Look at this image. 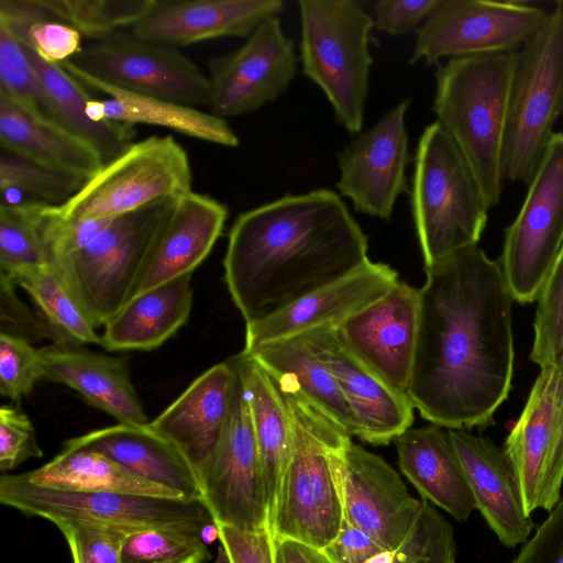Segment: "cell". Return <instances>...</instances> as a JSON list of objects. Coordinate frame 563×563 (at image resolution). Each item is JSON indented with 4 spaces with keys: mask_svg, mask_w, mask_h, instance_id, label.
Listing matches in <instances>:
<instances>
[{
    "mask_svg": "<svg viewBox=\"0 0 563 563\" xmlns=\"http://www.w3.org/2000/svg\"><path fill=\"white\" fill-rule=\"evenodd\" d=\"M407 396L446 429L492 423L514 372V296L499 261L477 245L424 267Z\"/></svg>",
    "mask_w": 563,
    "mask_h": 563,
    "instance_id": "1",
    "label": "cell"
},
{
    "mask_svg": "<svg viewBox=\"0 0 563 563\" xmlns=\"http://www.w3.org/2000/svg\"><path fill=\"white\" fill-rule=\"evenodd\" d=\"M368 242L330 189L287 195L240 213L223 258L231 298L251 323L354 272Z\"/></svg>",
    "mask_w": 563,
    "mask_h": 563,
    "instance_id": "2",
    "label": "cell"
},
{
    "mask_svg": "<svg viewBox=\"0 0 563 563\" xmlns=\"http://www.w3.org/2000/svg\"><path fill=\"white\" fill-rule=\"evenodd\" d=\"M277 387L289 412L291 449L269 529L274 539L324 549L344 521L338 454L351 437L300 395Z\"/></svg>",
    "mask_w": 563,
    "mask_h": 563,
    "instance_id": "3",
    "label": "cell"
},
{
    "mask_svg": "<svg viewBox=\"0 0 563 563\" xmlns=\"http://www.w3.org/2000/svg\"><path fill=\"white\" fill-rule=\"evenodd\" d=\"M516 53L451 58L439 65L432 110L470 166L490 209L503 192V145Z\"/></svg>",
    "mask_w": 563,
    "mask_h": 563,
    "instance_id": "4",
    "label": "cell"
},
{
    "mask_svg": "<svg viewBox=\"0 0 563 563\" xmlns=\"http://www.w3.org/2000/svg\"><path fill=\"white\" fill-rule=\"evenodd\" d=\"M410 194L424 267L477 245L489 208L470 166L437 120L420 136Z\"/></svg>",
    "mask_w": 563,
    "mask_h": 563,
    "instance_id": "5",
    "label": "cell"
},
{
    "mask_svg": "<svg viewBox=\"0 0 563 563\" xmlns=\"http://www.w3.org/2000/svg\"><path fill=\"white\" fill-rule=\"evenodd\" d=\"M302 74L331 103L350 133L362 131L373 58V16L353 0H300Z\"/></svg>",
    "mask_w": 563,
    "mask_h": 563,
    "instance_id": "6",
    "label": "cell"
},
{
    "mask_svg": "<svg viewBox=\"0 0 563 563\" xmlns=\"http://www.w3.org/2000/svg\"><path fill=\"white\" fill-rule=\"evenodd\" d=\"M563 113V2L517 51L503 145L504 180L530 183Z\"/></svg>",
    "mask_w": 563,
    "mask_h": 563,
    "instance_id": "7",
    "label": "cell"
},
{
    "mask_svg": "<svg viewBox=\"0 0 563 563\" xmlns=\"http://www.w3.org/2000/svg\"><path fill=\"white\" fill-rule=\"evenodd\" d=\"M176 199L113 218L86 247L53 266L96 329L135 294Z\"/></svg>",
    "mask_w": 563,
    "mask_h": 563,
    "instance_id": "8",
    "label": "cell"
},
{
    "mask_svg": "<svg viewBox=\"0 0 563 563\" xmlns=\"http://www.w3.org/2000/svg\"><path fill=\"white\" fill-rule=\"evenodd\" d=\"M187 152L172 135L133 142L52 211L66 220L115 218L191 190Z\"/></svg>",
    "mask_w": 563,
    "mask_h": 563,
    "instance_id": "9",
    "label": "cell"
},
{
    "mask_svg": "<svg viewBox=\"0 0 563 563\" xmlns=\"http://www.w3.org/2000/svg\"><path fill=\"white\" fill-rule=\"evenodd\" d=\"M0 501L53 523L81 520L137 532L165 527H208L213 517L203 498H175L114 492H68L30 482L24 473L2 475Z\"/></svg>",
    "mask_w": 563,
    "mask_h": 563,
    "instance_id": "10",
    "label": "cell"
},
{
    "mask_svg": "<svg viewBox=\"0 0 563 563\" xmlns=\"http://www.w3.org/2000/svg\"><path fill=\"white\" fill-rule=\"evenodd\" d=\"M81 74L135 95L195 107L209 104L208 76L177 48L119 31L66 60Z\"/></svg>",
    "mask_w": 563,
    "mask_h": 563,
    "instance_id": "11",
    "label": "cell"
},
{
    "mask_svg": "<svg viewBox=\"0 0 563 563\" xmlns=\"http://www.w3.org/2000/svg\"><path fill=\"white\" fill-rule=\"evenodd\" d=\"M563 245V133H555L523 203L505 230L499 260L514 299H538Z\"/></svg>",
    "mask_w": 563,
    "mask_h": 563,
    "instance_id": "12",
    "label": "cell"
},
{
    "mask_svg": "<svg viewBox=\"0 0 563 563\" xmlns=\"http://www.w3.org/2000/svg\"><path fill=\"white\" fill-rule=\"evenodd\" d=\"M548 16L525 1L440 0L416 31L409 64L517 52Z\"/></svg>",
    "mask_w": 563,
    "mask_h": 563,
    "instance_id": "13",
    "label": "cell"
},
{
    "mask_svg": "<svg viewBox=\"0 0 563 563\" xmlns=\"http://www.w3.org/2000/svg\"><path fill=\"white\" fill-rule=\"evenodd\" d=\"M540 368L504 446L529 516L551 511L563 482V357Z\"/></svg>",
    "mask_w": 563,
    "mask_h": 563,
    "instance_id": "14",
    "label": "cell"
},
{
    "mask_svg": "<svg viewBox=\"0 0 563 563\" xmlns=\"http://www.w3.org/2000/svg\"><path fill=\"white\" fill-rule=\"evenodd\" d=\"M236 374L229 421L202 479V498L217 526L255 531L269 527L268 503L251 409Z\"/></svg>",
    "mask_w": 563,
    "mask_h": 563,
    "instance_id": "15",
    "label": "cell"
},
{
    "mask_svg": "<svg viewBox=\"0 0 563 563\" xmlns=\"http://www.w3.org/2000/svg\"><path fill=\"white\" fill-rule=\"evenodd\" d=\"M211 113L239 117L277 99L297 71L294 42L278 16L260 24L236 49L208 64Z\"/></svg>",
    "mask_w": 563,
    "mask_h": 563,
    "instance_id": "16",
    "label": "cell"
},
{
    "mask_svg": "<svg viewBox=\"0 0 563 563\" xmlns=\"http://www.w3.org/2000/svg\"><path fill=\"white\" fill-rule=\"evenodd\" d=\"M344 519L382 549L397 550L411 534L423 499L415 498L380 456L349 440L338 454Z\"/></svg>",
    "mask_w": 563,
    "mask_h": 563,
    "instance_id": "17",
    "label": "cell"
},
{
    "mask_svg": "<svg viewBox=\"0 0 563 563\" xmlns=\"http://www.w3.org/2000/svg\"><path fill=\"white\" fill-rule=\"evenodd\" d=\"M409 106L407 98L398 102L336 155V187L361 213L389 220L397 198L407 190Z\"/></svg>",
    "mask_w": 563,
    "mask_h": 563,
    "instance_id": "18",
    "label": "cell"
},
{
    "mask_svg": "<svg viewBox=\"0 0 563 563\" xmlns=\"http://www.w3.org/2000/svg\"><path fill=\"white\" fill-rule=\"evenodd\" d=\"M419 289L398 280L336 327L344 346L378 378L407 395L418 335Z\"/></svg>",
    "mask_w": 563,
    "mask_h": 563,
    "instance_id": "19",
    "label": "cell"
},
{
    "mask_svg": "<svg viewBox=\"0 0 563 563\" xmlns=\"http://www.w3.org/2000/svg\"><path fill=\"white\" fill-rule=\"evenodd\" d=\"M398 280L397 272L389 265L368 261L287 308L246 323L242 352L320 328H336L383 297Z\"/></svg>",
    "mask_w": 563,
    "mask_h": 563,
    "instance_id": "20",
    "label": "cell"
},
{
    "mask_svg": "<svg viewBox=\"0 0 563 563\" xmlns=\"http://www.w3.org/2000/svg\"><path fill=\"white\" fill-rule=\"evenodd\" d=\"M305 333L335 377L356 421L357 438L388 444L411 427L415 408L408 396L391 389L357 360L341 342L335 327Z\"/></svg>",
    "mask_w": 563,
    "mask_h": 563,
    "instance_id": "21",
    "label": "cell"
},
{
    "mask_svg": "<svg viewBox=\"0 0 563 563\" xmlns=\"http://www.w3.org/2000/svg\"><path fill=\"white\" fill-rule=\"evenodd\" d=\"M236 377L231 360L213 365L150 422L179 449L200 484L229 421Z\"/></svg>",
    "mask_w": 563,
    "mask_h": 563,
    "instance_id": "22",
    "label": "cell"
},
{
    "mask_svg": "<svg viewBox=\"0 0 563 563\" xmlns=\"http://www.w3.org/2000/svg\"><path fill=\"white\" fill-rule=\"evenodd\" d=\"M284 7L282 0H157L131 33L175 48L223 36L249 37Z\"/></svg>",
    "mask_w": 563,
    "mask_h": 563,
    "instance_id": "23",
    "label": "cell"
},
{
    "mask_svg": "<svg viewBox=\"0 0 563 563\" xmlns=\"http://www.w3.org/2000/svg\"><path fill=\"white\" fill-rule=\"evenodd\" d=\"M464 470L475 508L507 548L525 543L534 527L504 449L470 429H448Z\"/></svg>",
    "mask_w": 563,
    "mask_h": 563,
    "instance_id": "24",
    "label": "cell"
},
{
    "mask_svg": "<svg viewBox=\"0 0 563 563\" xmlns=\"http://www.w3.org/2000/svg\"><path fill=\"white\" fill-rule=\"evenodd\" d=\"M64 448L98 452L136 476L175 492L202 498L199 478L179 449L147 423H120L65 441Z\"/></svg>",
    "mask_w": 563,
    "mask_h": 563,
    "instance_id": "25",
    "label": "cell"
},
{
    "mask_svg": "<svg viewBox=\"0 0 563 563\" xmlns=\"http://www.w3.org/2000/svg\"><path fill=\"white\" fill-rule=\"evenodd\" d=\"M43 378L76 390L91 407L120 423H147L125 362L85 349L52 343L40 349Z\"/></svg>",
    "mask_w": 563,
    "mask_h": 563,
    "instance_id": "26",
    "label": "cell"
},
{
    "mask_svg": "<svg viewBox=\"0 0 563 563\" xmlns=\"http://www.w3.org/2000/svg\"><path fill=\"white\" fill-rule=\"evenodd\" d=\"M227 218V207L207 195L190 191L178 197L133 296L192 274L211 252Z\"/></svg>",
    "mask_w": 563,
    "mask_h": 563,
    "instance_id": "27",
    "label": "cell"
},
{
    "mask_svg": "<svg viewBox=\"0 0 563 563\" xmlns=\"http://www.w3.org/2000/svg\"><path fill=\"white\" fill-rule=\"evenodd\" d=\"M395 441L399 467L422 499L466 521L475 500L448 429L409 428Z\"/></svg>",
    "mask_w": 563,
    "mask_h": 563,
    "instance_id": "28",
    "label": "cell"
},
{
    "mask_svg": "<svg viewBox=\"0 0 563 563\" xmlns=\"http://www.w3.org/2000/svg\"><path fill=\"white\" fill-rule=\"evenodd\" d=\"M85 87L92 88L107 98L91 99L88 115L95 122L113 121L124 124H150L170 129L178 133L209 143L235 147L240 140L225 119L165 99L126 92L99 82L66 62L59 64Z\"/></svg>",
    "mask_w": 563,
    "mask_h": 563,
    "instance_id": "29",
    "label": "cell"
},
{
    "mask_svg": "<svg viewBox=\"0 0 563 563\" xmlns=\"http://www.w3.org/2000/svg\"><path fill=\"white\" fill-rule=\"evenodd\" d=\"M243 354L257 362L279 387L297 393L350 437H356V421L335 377L306 333L268 342Z\"/></svg>",
    "mask_w": 563,
    "mask_h": 563,
    "instance_id": "30",
    "label": "cell"
},
{
    "mask_svg": "<svg viewBox=\"0 0 563 563\" xmlns=\"http://www.w3.org/2000/svg\"><path fill=\"white\" fill-rule=\"evenodd\" d=\"M191 275H184L133 296L103 327L109 351H150L161 346L188 320Z\"/></svg>",
    "mask_w": 563,
    "mask_h": 563,
    "instance_id": "31",
    "label": "cell"
},
{
    "mask_svg": "<svg viewBox=\"0 0 563 563\" xmlns=\"http://www.w3.org/2000/svg\"><path fill=\"white\" fill-rule=\"evenodd\" d=\"M1 150L88 180L104 165L97 152L53 121L0 95Z\"/></svg>",
    "mask_w": 563,
    "mask_h": 563,
    "instance_id": "32",
    "label": "cell"
},
{
    "mask_svg": "<svg viewBox=\"0 0 563 563\" xmlns=\"http://www.w3.org/2000/svg\"><path fill=\"white\" fill-rule=\"evenodd\" d=\"M20 41L40 77L51 121L93 148L103 164L118 157L133 143L134 125L92 121L88 115V103L92 97L86 87L60 65L46 63Z\"/></svg>",
    "mask_w": 563,
    "mask_h": 563,
    "instance_id": "33",
    "label": "cell"
},
{
    "mask_svg": "<svg viewBox=\"0 0 563 563\" xmlns=\"http://www.w3.org/2000/svg\"><path fill=\"white\" fill-rule=\"evenodd\" d=\"M231 361L240 375L251 409L269 520L291 449L289 412L275 380L257 362L243 353Z\"/></svg>",
    "mask_w": 563,
    "mask_h": 563,
    "instance_id": "34",
    "label": "cell"
},
{
    "mask_svg": "<svg viewBox=\"0 0 563 563\" xmlns=\"http://www.w3.org/2000/svg\"><path fill=\"white\" fill-rule=\"evenodd\" d=\"M40 486L68 492H114L162 497L175 492L147 482L111 459L90 450L64 448L43 466L24 473Z\"/></svg>",
    "mask_w": 563,
    "mask_h": 563,
    "instance_id": "35",
    "label": "cell"
},
{
    "mask_svg": "<svg viewBox=\"0 0 563 563\" xmlns=\"http://www.w3.org/2000/svg\"><path fill=\"white\" fill-rule=\"evenodd\" d=\"M14 282L38 307L57 336L56 344L102 345L101 335L53 266L22 274Z\"/></svg>",
    "mask_w": 563,
    "mask_h": 563,
    "instance_id": "36",
    "label": "cell"
},
{
    "mask_svg": "<svg viewBox=\"0 0 563 563\" xmlns=\"http://www.w3.org/2000/svg\"><path fill=\"white\" fill-rule=\"evenodd\" d=\"M45 206L35 202L1 203L0 273L15 279L49 265L41 232Z\"/></svg>",
    "mask_w": 563,
    "mask_h": 563,
    "instance_id": "37",
    "label": "cell"
},
{
    "mask_svg": "<svg viewBox=\"0 0 563 563\" xmlns=\"http://www.w3.org/2000/svg\"><path fill=\"white\" fill-rule=\"evenodd\" d=\"M52 16L92 41L122 29H131L145 18L157 0H37Z\"/></svg>",
    "mask_w": 563,
    "mask_h": 563,
    "instance_id": "38",
    "label": "cell"
},
{
    "mask_svg": "<svg viewBox=\"0 0 563 563\" xmlns=\"http://www.w3.org/2000/svg\"><path fill=\"white\" fill-rule=\"evenodd\" d=\"M205 528L165 527L130 533L122 545V563H206L211 554Z\"/></svg>",
    "mask_w": 563,
    "mask_h": 563,
    "instance_id": "39",
    "label": "cell"
},
{
    "mask_svg": "<svg viewBox=\"0 0 563 563\" xmlns=\"http://www.w3.org/2000/svg\"><path fill=\"white\" fill-rule=\"evenodd\" d=\"M85 179L51 168L23 156L1 151L0 189L2 195L16 191L26 196L23 202L60 206L74 196Z\"/></svg>",
    "mask_w": 563,
    "mask_h": 563,
    "instance_id": "40",
    "label": "cell"
},
{
    "mask_svg": "<svg viewBox=\"0 0 563 563\" xmlns=\"http://www.w3.org/2000/svg\"><path fill=\"white\" fill-rule=\"evenodd\" d=\"M0 95L8 97L37 117L48 119L40 77L18 35L7 23L1 21Z\"/></svg>",
    "mask_w": 563,
    "mask_h": 563,
    "instance_id": "41",
    "label": "cell"
},
{
    "mask_svg": "<svg viewBox=\"0 0 563 563\" xmlns=\"http://www.w3.org/2000/svg\"><path fill=\"white\" fill-rule=\"evenodd\" d=\"M537 300L530 360L542 367L563 357V245Z\"/></svg>",
    "mask_w": 563,
    "mask_h": 563,
    "instance_id": "42",
    "label": "cell"
},
{
    "mask_svg": "<svg viewBox=\"0 0 563 563\" xmlns=\"http://www.w3.org/2000/svg\"><path fill=\"white\" fill-rule=\"evenodd\" d=\"M63 533L74 563H122V545L132 531L112 525L81 520L54 523Z\"/></svg>",
    "mask_w": 563,
    "mask_h": 563,
    "instance_id": "43",
    "label": "cell"
},
{
    "mask_svg": "<svg viewBox=\"0 0 563 563\" xmlns=\"http://www.w3.org/2000/svg\"><path fill=\"white\" fill-rule=\"evenodd\" d=\"M41 378L40 349L22 339L0 333V394L18 401L30 395Z\"/></svg>",
    "mask_w": 563,
    "mask_h": 563,
    "instance_id": "44",
    "label": "cell"
},
{
    "mask_svg": "<svg viewBox=\"0 0 563 563\" xmlns=\"http://www.w3.org/2000/svg\"><path fill=\"white\" fill-rule=\"evenodd\" d=\"M113 218L66 220L45 206L41 232L48 264L54 266L86 247Z\"/></svg>",
    "mask_w": 563,
    "mask_h": 563,
    "instance_id": "45",
    "label": "cell"
},
{
    "mask_svg": "<svg viewBox=\"0 0 563 563\" xmlns=\"http://www.w3.org/2000/svg\"><path fill=\"white\" fill-rule=\"evenodd\" d=\"M16 286L12 277L0 273V333L31 344L43 340L57 343V336L44 316L19 298Z\"/></svg>",
    "mask_w": 563,
    "mask_h": 563,
    "instance_id": "46",
    "label": "cell"
},
{
    "mask_svg": "<svg viewBox=\"0 0 563 563\" xmlns=\"http://www.w3.org/2000/svg\"><path fill=\"white\" fill-rule=\"evenodd\" d=\"M0 21L7 23L40 58L49 64L59 65L73 58L84 47L80 32L56 20L38 21L26 29L4 20Z\"/></svg>",
    "mask_w": 563,
    "mask_h": 563,
    "instance_id": "47",
    "label": "cell"
},
{
    "mask_svg": "<svg viewBox=\"0 0 563 563\" xmlns=\"http://www.w3.org/2000/svg\"><path fill=\"white\" fill-rule=\"evenodd\" d=\"M35 429L29 417L12 406L0 408V470L12 471L31 457H41Z\"/></svg>",
    "mask_w": 563,
    "mask_h": 563,
    "instance_id": "48",
    "label": "cell"
},
{
    "mask_svg": "<svg viewBox=\"0 0 563 563\" xmlns=\"http://www.w3.org/2000/svg\"><path fill=\"white\" fill-rule=\"evenodd\" d=\"M217 527L218 539L230 563H275V539L269 527L255 531Z\"/></svg>",
    "mask_w": 563,
    "mask_h": 563,
    "instance_id": "49",
    "label": "cell"
},
{
    "mask_svg": "<svg viewBox=\"0 0 563 563\" xmlns=\"http://www.w3.org/2000/svg\"><path fill=\"white\" fill-rule=\"evenodd\" d=\"M440 0H379L373 5L374 26L389 35L417 31Z\"/></svg>",
    "mask_w": 563,
    "mask_h": 563,
    "instance_id": "50",
    "label": "cell"
},
{
    "mask_svg": "<svg viewBox=\"0 0 563 563\" xmlns=\"http://www.w3.org/2000/svg\"><path fill=\"white\" fill-rule=\"evenodd\" d=\"M512 563H563V499L523 543Z\"/></svg>",
    "mask_w": 563,
    "mask_h": 563,
    "instance_id": "51",
    "label": "cell"
},
{
    "mask_svg": "<svg viewBox=\"0 0 563 563\" xmlns=\"http://www.w3.org/2000/svg\"><path fill=\"white\" fill-rule=\"evenodd\" d=\"M322 550L332 563H364L384 549L367 533L344 519L335 539Z\"/></svg>",
    "mask_w": 563,
    "mask_h": 563,
    "instance_id": "52",
    "label": "cell"
},
{
    "mask_svg": "<svg viewBox=\"0 0 563 563\" xmlns=\"http://www.w3.org/2000/svg\"><path fill=\"white\" fill-rule=\"evenodd\" d=\"M275 563H332L322 549L292 539H275Z\"/></svg>",
    "mask_w": 563,
    "mask_h": 563,
    "instance_id": "53",
    "label": "cell"
},
{
    "mask_svg": "<svg viewBox=\"0 0 563 563\" xmlns=\"http://www.w3.org/2000/svg\"><path fill=\"white\" fill-rule=\"evenodd\" d=\"M364 563H396L395 552L390 550H382L368 558Z\"/></svg>",
    "mask_w": 563,
    "mask_h": 563,
    "instance_id": "54",
    "label": "cell"
},
{
    "mask_svg": "<svg viewBox=\"0 0 563 563\" xmlns=\"http://www.w3.org/2000/svg\"><path fill=\"white\" fill-rule=\"evenodd\" d=\"M214 563H230L227 552L222 547L218 549V554L214 560Z\"/></svg>",
    "mask_w": 563,
    "mask_h": 563,
    "instance_id": "55",
    "label": "cell"
}]
</instances>
